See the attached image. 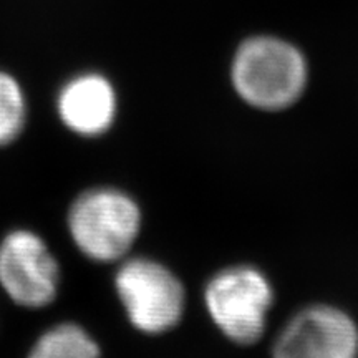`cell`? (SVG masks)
I'll return each instance as SVG.
<instances>
[{
  "label": "cell",
  "mask_w": 358,
  "mask_h": 358,
  "mask_svg": "<svg viewBox=\"0 0 358 358\" xmlns=\"http://www.w3.org/2000/svg\"><path fill=\"white\" fill-rule=\"evenodd\" d=\"M231 85L250 108L277 113L294 106L308 83V64L299 47L274 35H256L237 47Z\"/></svg>",
  "instance_id": "cell-1"
},
{
  "label": "cell",
  "mask_w": 358,
  "mask_h": 358,
  "mask_svg": "<svg viewBox=\"0 0 358 358\" xmlns=\"http://www.w3.org/2000/svg\"><path fill=\"white\" fill-rule=\"evenodd\" d=\"M66 232L75 249L96 264H118L131 256L143 229V209L128 191L92 186L66 209Z\"/></svg>",
  "instance_id": "cell-2"
},
{
  "label": "cell",
  "mask_w": 358,
  "mask_h": 358,
  "mask_svg": "<svg viewBox=\"0 0 358 358\" xmlns=\"http://www.w3.org/2000/svg\"><path fill=\"white\" fill-rule=\"evenodd\" d=\"M116 297L129 325L145 335L176 329L186 312V289L166 264L151 257L128 256L116 264Z\"/></svg>",
  "instance_id": "cell-3"
},
{
  "label": "cell",
  "mask_w": 358,
  "mask_h": 358,
  "mask_svg": "<svg viewBox=\"0 0 358 358\" xmlns=\"http://www.w3.org/2000/svg\"><path fill=\"white\" fill-rule=\"evenodd\" d=\"M204 307L214 327L236 345H254L267 329L274 287L250 264L224 267L204 287Z\"/></svg>",
  "instance_id": "cell-4"
},
{
  "label": "cell",
  "mask_w": 358,
  "mask_h": 358,
  "mask_svg": "<svg viewBox=\"0 0 358 358\" xmlns=\"http://www.w3.org/2000/svg\"><path fill=\"white\" fill-rule=\"evenodd\" d=\"M62 266L42 234L15 227L0 239V290L15 306L42 310L57 301Z\"/></svg>",
  "instance_id": "cell-5"
},
{
  "label": "cell",
  "mask_w": 358,
  "mask_h": 358,
  "mask_svg": "<svg viewBox=\"0 0 358 358\" xmlns=\"http://www.w3.org/2000/svg\"><path fill=\"white\" fill-rule=\"evenodd\" d=\"M272 358H358V324L337 306L303 307L282 327Z\"/></svg>",
  "instance_id": "cell-6"
},
{
  "label": "cell",
  "mask_w": 358,
  "mask_h": 358,
  "mask_svg": "<svg viewBox=\"0 0 358 358\" xmlns=\"http://www.w3.org/2000/svg\"><path fill=\"white\" fill-rule=\"evenodd\" d=\"M120 98L113 82L100 71H82L66 78L55 96V113L66 131L95 140L113 128Z\"/></svg>",
  "instance_id": "cell-7"
},
{
  "label": "cell",
  "mask_w": 358,
  "mask_h": 358,
  "mask_svg": "<svg viewBox=\"0 0 358 358\" xmlns=\"http://www.w3.org/2000/svg\"><path fill=\"white\" fill-rule=\"evenodd\" d=\"M27 358H103L98 340L78 322H58L35 338Z\"/></svg>",
  "instance_id": "cell-8"
},
{
  "label": "cell",
  "mask_w": 358,
  "mask_h": 358,
  "mask_svg": "<svg viewBox=\"0 0 358 358\" xmlns=\"http://www.w3.org/2000/svg\"><path fill=\"white\" fill-rule=\"evenodd\" d=\"M29 123V96L10 71L0 70V148L12 146Z\"/></svg>",
  "instance_id": "cell-9"
}]
</instances>
